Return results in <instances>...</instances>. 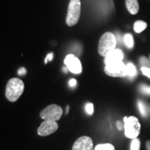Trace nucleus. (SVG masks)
<instances>
[{
    "mask_svg": "<svg viewBox=\"0 0 150 150\" xmlns=\"http://www.w3.org/2000/svg\"><path fill=\"white\" fill-rule=\"evenodd\" d=\"M94 150H115V147L110 143L99 144L95 147Z\"/></svg>",
    "mask_w": 150,
    "mask_h": 150,
    "instance_id": "15",
    "label": "nucleus"
},
{
    "mask_svg": "<svg viewBox=\"0 0 150 150\" xmlns=\"http://www.w3.org/2000/svg\"><path fill=\"white\" fill-rule=\"evenodd\" d=\"M141 71H142V74L145 75V76L150 78V67H142Z\"/></svg>",
    "mask_w": 150,
    "mask_h": 150,
    "instance_id": "21",
    "label": "nucleus"
},
{
    "mask_svg": "<svg viewBox=\"0 0 150 150\" xmlns=\"http://www.w3.org/2000/svg\"><path fill=\"white\" fill-rule=\"evenodd\" d=\"M104 72L112 77H125L127 76V67L122 61L106 65L104 67Z\"/></svg>",
    "mask_w": 150,
    "mask_h": 150,
    "instance_id": "6",
    "label": "nucleus"
},
{
    "mask_svg": "<svg viewBox=\"0 0 150 150\" xmlns=\"http://www.w3.org/2000/svg\"><path fill=\"white\" fill-rule=\"evenodd\" d=\"M149 58H150V56H149Z\"/></svg>",
    "mask_w": 150,
    "mask_h": 150,
    "instance_id": "27",
    "label": "nucleus"
},
{
    "mask_svg": "<svg viewBox=\"0 0 150 150\" xmlns=\"http://www.w3.org/2000/svg\"><path fill=\"white\" fill-rule=\"evenodd\" d=\"M116 126H117V128L118 130H122V125L121 122L117 121V123H116Z\"/></svg>",
    "mask_w": 150,
    "mask_h": 150,
    "instance_id": "25",
    "label": "nucleus"
},
{
    "mask_svg": "<svg viewBox=\"0 0 150 150\" xmlns=\"http://www.w3.org/2000/svg\"><path fill=\"white\" fill-rule=\"evenodd\" d=\"M72 150H94L93 140L89 136L80 137L74 142Z\"/></svg>",
    "mask_w": 150,
    "mask_h": 150,
    "instance_id": "9",
    "label": "nucleus"
},
{
    "mask_svg": "<svg viewBox=\"0 0 150 150\" xmlns=\"http://www.w3.org/2000/svg\"><path fill=\"white\" fill-rule=\"evenodd\" d=\"M123 58L124 54L122 51L119 49H115L105 56L104 63L106 65L110 63H116V62L122 61Z\"/></svg>",
    "mask_w": 150,
    "mask_h": 150,
    "instance_id": "10",
    "label": "nucleus"
},
{
    "mask_svg": "<svg viewBox=\"0 0 150 150\" xmlns=\"http://www.w3.org/2000/svg\"><path fill=\"white\" fill-rule=\"evenodd\" d=\"M126 6L131 14L136 15L139 11V4L138 0H126Z\"/></svg>",
    "mask_w": 150,
    "mask_h": 150,
    "instance_id": "11",
    "label": "nucleus"
},
{
    "mask_svg": "<svg viewBox=\"0 0 150 150\" xmlns=\"http://www.w3.org/2000/svg\"><path fill=\"white\" fill-rule=\"evenodd\" d=\"M81 14L80 0H70L66 17V23L69 27L77 24Z\"/></svg>",
    "mask_w": 150,
    "mask_h": 150,
    "instance_id": "4",
    "label": "nucleus"
},
{
    "mask_svg": "<svg viewBox=\"0 0 150 150\" xmlns=\"http://www.w3.org/2000/svg\"><path fill=\"white\" fill-rule=\"evenodd\" d=\"M139 61L142 67H150V61L147 59V58L145 57V56H142V57H140L139 59Z\"/></svg>",
    "mask_w": 150,
    "mask_h": 150,
    "instance_id": "19",
    "label": "nucleus"
},
{
    "mask_svg": "<svg viewBox=\"0 0 150 150\" xmlns=\"http://www.w3.org/2000/svg\"><path fill=\"white\" fill-rule=\"evenodd\" d=\"M146 147H147V150H150V140H147L146 142Z\"/></svg>",
    "mask_w": 150,
    "mask_h": 150,
    "instance_id": "26",
    "label": "nucleus"
},
{
    "mask_svg": "<svg viewBox=\"0 0 150 150\" xmlns=\"http://www.w3.org/2000/svg\"><path fill=\"white\" fill-rule=\"evenodd\" d=\"M127 67V76H130V77H134L137 74L136 68L135 65L132 63H129L128 64L126 65Z\"/></svg>",
    "mask_w": 150,
    "mask_h": 150,
    "instance_id": "13",
    "label": "nucleus"
},
{
    "mask_svg": "<svg viewBox=\"0 0 150 150\" xmlns=\"http://www.w3.org/2000/svg\"><path fill=\"white\" fill-rule=\"evenodd\" d=\"M59 129L56 121L45 120L38 129V134L40 136H47L53 134Z\"/></svg>",
    "mask_w": 150,
    "mask_h": 150,
    "instance_id": "8",
    "label": "nucleus"
},
{
    "mask_svg": "<svg viewBox=\"0 0 150 150\" xmlns=\"http://www.w3.org/2000/svg\"><path fill=\"white\" fill-rule=\"evenodd\" d=\"M24 90V82L18 78H12L7 83L6 88V97L11 102H16L21 97Z\"/></svg>",
    "mask_w": 150,
    "mask_h": 150,
    "instance_id": "1",
    "label": "nucleus"
},
{
    "mask_svg": "<svg viewBox=\"0 0 150 150\" xmlns=\"http://www.w3.org/2000/svg\"><path fill=\"white\" fill-rule=\"evenodd\" d=\"M117 40L115 35L111 32L103 34L99 42L98 52L102 56H106L108 53L115 49Z\"/></svg>",
    "mask_w": 150,
    "mask_h": 150,
    "instance_id": "2",
    "label": "nucleus"
},
{
    "mask_svg": "<svg viewBox=\"0 0 150 150\" xmlns=\"http://www.w3.org/2000/svg\"><path fill=\"white\" fill-rule=\"evenodd\" d=\"M147 27V24L145 22L142 21V20H138L135 22L134 24V29L136 33H140L143 31Z\"/></svg>",
    "mask_w": 150,
    "mask_h": 150,
    "instance_id": "12",
    "label": "nucleus"
},
{
    "mask_svg": "<svg viewBox=\"0 0 150 150\" xmlns=\"http://www.w3.org/2000/svg\"><path fill=\"white\" fill-rule=\"evenodd\" d=\"M124 122H125L124 129H125V134L126 137L130 139L138 138L141 129L139 120L135 116H130V117H125Z\"/></svg>",
    "mask_w": 150,
    "mask_h": 150,
    "instance_id": "3",
    "label": "nucleus"
},
{
    "mask_svg": "<svg viewBox=\"0 0 150 150\" xmlns=\"http://www.w3.org/2000/svg\"><path fill=\"white\" fill-rule=\"evenodd\" d=\"M69 85H70L71 87H74L76 85V80L74 79H72L70 80L69 81Z\"/></svg>",
    "mask_w": 150,
    "mask_h": 150,
    "instance_id": "23",
    "label": "nucleus"
},
{
    "mask_svg": "<svg viewBox=\"0 0 150 150\" xmlns=\"http://www.w3.org/2000/svg\"><path fill=\"white\" fill-rule=\"evenodd\" d=\"M25 74H26V69L24 68V67H21V68L18 70L19 75H24Z\"/></svg>",
    "mask_w": 150,
    "mask_h": 150,
    "instance_id": "24",
    "label": "nucleus"
},
{
    "mask_svg": "<svg viewBox=\"0 0 150 150\" xmlns=\"http://www.w3.org/2000/svg\"><path fill=\"white\" fill-rule=\"evenodd\" d=\"M53 56H54L53 53H50V54H47V57H46V59H45V64H47L48 61H52V59H53Z\"/></svg>",
    "mask_w": 150,
    "mask_h": 150,
    "instance_id": "22",
    "label": "nucleus"
},
{
    "mask_svg": "<svg viewBox=\"0 0 150 150\" xmlns=\"http://www.w3.org/2000/svg\"><path fill=\"white\" fill-rule=\"evenodd\" d=\"M86 110L88 115H93L94 112V106L92 103H88L86 105Z\"/></svg>",
    "mask_w": 150,
    "mask_h": 150,
    "instance_id": "20",
    "label": "nucleus"
},
{
    "mask_svg": "<svg viewBox=\"0 0 150 150\" xmlns=\"http://www.w3.org/2000/svg\"><path fill=\"white\" fill-rule=\"evenodd\" d=\"M138 108H139V110L141 113V115L144 117H146L147 115V108L145 103L142 101H138Z\"/></svg>",
    "mask_w": 150,
    "mask_h": 150,
    "instance_id": "16",
    "label": "nucleus"
},
{
    "mask_svg": "<svg viewBox=\"0 0 150 150\" xmlns=\"http://www.w3.org/2000/svg\"><path fill=\"white\" fill-rule=\"evenodd\" d=\"M124 42H125V45L129 49H131L134 47V38H133V35L130 34V33H127L125 34V37H124Z\"/></svg>",
    "mask_w": 150,
    "mask_h": 150,
    "instance_id": "14",
    "label": "nucleus"
},
{
    "mask_svg": "<svg viewBox=\"0 0 150 150\" xmlns=\"http://www.w3.org/2000/svg\"><path fill=\"white\" fill-rule=\"evenodd\" d=\"M140 91L141 93L145 94V95H150V86L146 85V84H141L139 87Z\"/></svg>",
    "mask_w": 150,
    "mask_h": 150,
    "instance_id": "18",
    "label": "nucleus"
},
{
    "mask_svg": "<svg viewBox=\"0 0 150 150\" xmlns=\"http://www.w3.org/2000/svg\"><path fill=\"white\" fill-rule=\"evenodd\" d=\"M140 141L138 138H134L131 142V150H140Z\"/></svg>",
    "mask_w": 150,
    "mask_h": 150,
    "instance_id": "17",
    "label": "nucleus"
},
{
    "mask_svg": "<svg viewBox=\"0 0 150 150\" xmlns=\"http://www.w3.org/2000/svg\"><path fill=\"white\" fill-rule=\"evenodd\" d=\"M63 110L57 104H51L47 106L40 112V117L45 120L58 121L63 115Z\"/></svg>",
    "mask_w": 150,
    "mask_h": 150,
    "instance_id": "5",
    "label": "nucleus"
},
{
    "mask_svg": "<svg viewBox=\"0 0 150 150\" xmlns=\"http://www.w3.org/2000/svg\"><path fill=\"white\" fill-rule=\"evenodd\" d=\"M64 63L67 68L74 74H79L82 71L81 63L79 59L73 54H68L65 58Z\"/></svg>",
    "mask_w": 150,
    "mask_h": 150,
    "instance_id": "7",
    "label": "nucleus"
}]
</instances>
